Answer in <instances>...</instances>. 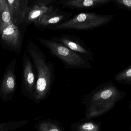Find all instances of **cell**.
I'll return each instance as SVG.
<instances>
[{
  "instance_id": "1",
  "label": "cell",
  "mask_w": 131,
  "mask_h": 131,
  "mask_svg": "<svg viewBox=\"0 0 131 131\" xmlns=\"http://www.w3.org/2000/svg\"><path fill=\"white\" fill-rule=\"evenodd\" d=\"M126 95L125 92L120 90L112 82L101 85L83 97L82 103L86 108L85 117L80 121L89 120L106 114Z\"/></svg>"
},
{
  "instance_id": "2",
  "label": "cell",
  "mask_w": 131,
  "mask_h": 131,
  "mask_svg": "<svg viewBox=\"0 0 131 131\" xmlns=\"http://www.w3.org/2000/svg\"><path fill=\"white\" fill-rule=\"evenodd\" d=\"M27 52L32 59L37 76L35 90L31 100L36 104H40L50 94L55 78L54 65L48 60L43 52L36 45L30 44Z\"/></svg>"
},
{
  "instance_id": "3",
  "label": "cell",
  "mask_w": 131,
  "mask_h": 131,
  "mask_svg": "<svg viewBox=\"0 0 131 131\" xmlns=\"http://www.w3.org/2000/svg\"><path fill=\"white\" fill-rule=\"evenodd\" d=\"M40 43L48 49L51 55L58 58L66 69H91L88 60L72 51L60 42L43 38H38Z\"/></svg>"
},
{
  "instance_id": "4",
  "label": "cell",
  "mask_w": 131,
  "mask_h": 131,
  "mask_svg": "<svg viewBox=\"0 0 131 131\" xmlns=\"http://www.w3.org/2000/svg\"><path fill=\"white\" fill-rule=\"evenodd\" d=\"M114 16L110 15L97 14L95 12L79 13L52 28L53 30H92L111 22Z\"/></svg>"
},
{
  "instance_id": "5",
  "label": "cell",
  "mask_w": 131,
  "mask_h": 131,
  "mask_svg": "<svg viewBox=\"0 0 131 131\" xmlns=\"http://www.w3.org/2000/svg\"><path fill=\"white\" fill-rule=\"evenodd\" d=\"M34 68L29 56L25 53L23 58V91L31 100L37 82V76Z\"/></svg>"
},
{
  "instance_id": "6",
  "label": "cell",
  "mask_w": 131,
  "mask_h": 131,
  "mask_svg": "<svg viewBox=\"0 0 131 131\" xmlns=\"http://www.w3.org/2000/svg\"><path fill=\"white\" fill-rule=\"evenodd\" d=\"M52 40L62 43L89 61L94 60V54L90 48L78 38L70 35H64Z\"/></svg>"
},
{
  "instance_id": "7",
  "label": "cell",
  "mask_w": 131,
  "mask_h": 131,
  "mask_svg": "<svg viewBox=\"0 0 131 131\" xmlns=\"http://www.w3.org/2000/svg\"><path fill=\"white\" fill-rule=\"evenodd\" d=\"M16 62V60H14L9 65L6 69L2 82L0 87V97L5 101L10 99L16 89L15 68Z\"/></svg>"
},
{
  "instance_id": "8",
  "label": "cell",
  "mask_w": 131,
  "mask_h": 131,
  "mask_svg": "<svg viewBox=\"0 0 131 131\" xmlns=\"http://www.w3.org/2000/svg\"><path fill=\"white\" fill-rule=\"evenodd\" d=\"M68 15L54 8L39 18L34 22L35 25L40 27H45L50 25H57L63 22Z\"/></svg>"
},
{
  "instance_id": "9",
  "label": "cell",
  "mask_w": 131,
  "mask_h": 131,
  "mask_svg": "<svg viewBox=\"0 0 131 131\" xmlns=\"http://www.w3.org/2000/svg\"><path fill=\"white\" fill-rule=\"evenodd\" d=\"M2 40L8 45L18 48L20 45V36L18 28L13 24L3 29Z\"/></svg>"
},
{
  "instance_id": "10",
  "label": "cell",
  "mask_w": 131,
  "mask_h": 131,
  "mask_svg": "<svg viewBox=\"0 0 131 131\" xmlns=\"http://www.w3.org/2000/svg\"><path fill=\"white\" fill-rule=\"evenodd\" d=\"M113 0H72L67 1L66 6L74 9H88L101 7Z\"/></svg>"
},
{
  "instance_id": "11",
  "label": "cell",
  "mask_w": 131,
  "mask_h": 131,
  "mask_svg": "<svg viewBox=\"0 0 131 131\" xmlns=\"http://www.w3.org/2000/svg\"><path fill=\"white\" fill-rule=\"evenodd\" d=\"M54 8L53 6L35 4L32 7L28 9V22L34 23L39 18Z\"/></svg>"
},
{
  "instance_id": "12",
  "label": "cell",
  "mask_w": 131,
  "mask_h": 131,
  "mask_svg": "<svg viewBox=\"0 0 131 131\" xmlns=\"http://www.w3.org/2000/svg\"><path fill=\"white\" fill-rule=\"evenodd\" d=\"M101 129V123L90 120L73 123L70 127L72 131H100Z\"/></svg>"
},
{
  "instance_id": "13",
  "label": "cell",
  "mask_w": 131,
  "mask_h": 131,
  "mask_svg": "<svg viewBox=\"0 0 131 131\" xmlns=\"http://www.w3.org/2000/svg\"><path fill=\"white\" fill-rule=\"evenodd\" d=\"M35 128L39 131H63L64 128L60 122L52 119H44L35 125Z\"/></svg>"
},
{
  "instance_id": "14",
  "label": "cell",
  "mask_w": 131,
  "mask_h": 131,
  "mask_svg": "<svg viewBox=\"0 0 131 131\" xmlns=\"http://www.w3.org/2000/svg\"><path fill=\"white\" fill-rule=\"evenodd\" d=\"M115 80L123 84L131 85V65L115 75Z\"/></svg>"
},
{
  "instance_id": "15",
  "label": "cell",
  "mask_w": 131,
  "mask_h": 131,
  "mask_svg": "<svg viewBox=\"0 0 131 131\" xmlns=\"http://www.w3.org/2000/svg\"><path fill=\"white\" fill-rule=\"evenodd\" d=\"M29 122L28 121L10 122L7 123H0V131L14 130L23 127Z\"/></svg>"
},
{
  "instance_id": "16",
  "label": "cell",
  "mask_w": 131,
  "mask_h": 131,
  "mask_svg": "<svg viewBox=\"0 0 131 131\" xmlns=\"http://www.w3.org/2000/svg\"><path fill=\"white\" fill-rule=\"evenodd\" d=\"M10 11L8 5L7 4L1 13L2 14L1 29L3 30L8 25L12 24Z\"/></svg>"
},
{
  "instance_id": "17",
  "label": "cell",
  "mask_w": 131,
  "mask_h": 131,
  "mask_svg": "<svg viewBox=\"0 0 131 131\" xmlns=\"http://www.w3.org/2000/svg\"><path fill=\"white\" fill-rule=\"evenodd\" d=\"M118 7L131 11V0H113Z\"/></svg>"
},
{
  "instance_id": "18",
  "label": "cell",
  "mask_w": 131,
  "mask_h": 131,
  "mask_svg": "<svg viewBox=\"0 0 131 131\" xmlns=\"http://www.w3.org/2000/svg\"><path fill=\"white\" fill-rule=\"evenodd\" d=\"M9 4V7H10V12H12V9H14L17 5L18 6L19 5V1L18 0H7Z\"/></svg>"
},
{
  "instance_id": "19",
  "label": "cell",
  "mask_w": 131,
  "mask_h": 131,
  "mask_svg": "<svg viewBox=\"0 0 131 131\" xmlns=\"http://www.w3.org/2000/svg\"><path fill=\"white\" fill-rule=\"evenodd\" d=\"M54 0H37L36 4L39 5H49Z\"/></svg>"
},
{
  "instance_id": "20",
  "label": "cell",
  "mask_w": 131,
  "mask_h": 131,
  "mask_svg": "<svg viewBox=\"0 0 131 131\" xmlns=\"http://www.w3.org/2000/svg\"><path fill=\"white\" fill-rule=\"evenodd\" d=\"M7 4L6 0H0V14Z\"/></svg>"
},
{
  "instance_id": "21",
  "label": "cell",
  "mask_w": 131,
  "mask_h": 131,
  "mask_svg": "<svg viewBox=\"0 0 131 131\" xmlns=\"http://www.w3.org/2000/svg\"><path fill=\"white\" fill-rule=\"evenodd\" d=\"M128 108L131 110V100L130 101V103H129V105H128Z\"/></svg>"
},
{
  "instance_id": "22",
  "label": "cell",
  "mask_w": 131,
  "mask_h": 131,
  "mask_svg": "<svg viewBox=\"0 0 131 131\" xmlns=\"http://www.w3.org/2000/svg\"><path fill=\"white\" fill-rule=\"evenodd\" d=\"M66 1H72V0H66Z\"/></svg>"
},
{
  "instance_id": "23",
  "label": "cell",
  "mask_w": 131,
  "mask_h": 131,
  "mask_svg": "<svg viewBox=\"0 0 131 131\" xmlns=\"http://www.w3.org/2000/svg\"><path fill=\"white\" fill-rule=\"evenodd\" d=\"M130 130L131 131V125L130 127Z\"/></svg>"
},
{
  "instance_id": "24",
  "label": "cell",
  "mask_w": 131,
  "mask_h": 131,
  "mask_svg": "<svg viewBox=\"0 0 131 131\" xmlns=\"http://www.w3.org/2000/svg\"></svg>"
},
{
  "instance_id": "25",
  "label": "cell",
  "mask_w": 131,
  "mask_h": 131,
  "mask_svg": "<svg viewBox=\"0 0 131 131\" xmlns=\"http://www.w3.org/2000/svg\"></svg>"
}]
</instances>
